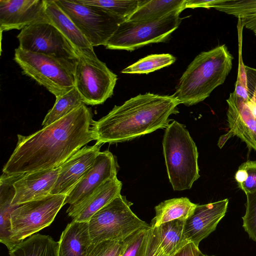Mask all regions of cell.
<instances>
[{"instance_id": "9", "label": "cell", "mask_w": 256, "mask_h": 256, "mask_svg": "<svg viewBox=\"0 0 256 256\" xmlns=\"http://www.w3.org/2000/svg\"><path fill=\"white\" fill-rule=\"evenodd\" d=\"M66 195L50 194L19 205L11 214V240L14 248L49 226L64 205Z\"/></svg>"}, {"instance_id": "37", "label": "cell", "mask_w": 256, "mask_h": 256, "mask_svg": "<svg viewBox=\"0 0 256 256\" xmlns=\"http://www.w3.org/2000/svg\"><path fill=\"white\" fill-rule=\"evenodd\" d=\"M248 104L251 109L252 113L256 118V104L252 101L250 100Z\"/></svg>"}, {"instance_id": "38", "label": "cell", "mask_w": 256, "mask_h": 256, "mask_svg": "<svg viewBox=\"0 0 256 256\" xmlns=\"http://www.w3.org/2000/svg\"><path fill=\"white\" fill-rule=\"evenodd\" d=\"M200 256H209V255H208V254H202V253Z\"/></svg>"}, {"instance_id": "20", "label": "cell", "mask_w": 256, "mask_h": 256, "mask_svg": "<svg viewBox=\"0 0 256 256\" xmlns=\"http://www.w3.org/2000/svg\"><path fill=\"white\" fill-rule=\"evenodd\" d=\"M122 186L116 176L108 180L68 216L73 220L88 222L94 214L120 194Z\"/></svg>"}, {"instance_id": "15", "label": "cell", "mask_w": 256, "mask_h": 256, "mask_svg": "<svg viewBox=\"0 0 256 256\" xmlns=\"http://www.w3.org/2000/svg\"><path fill=\"white\" fill-rule=\"evenodd\" d=\"M102 145L84 146L64 162L50 194L66 195L92 165Z\"/></svg>"}, {"instance_id": "17", "label": "cell", "mask_w": 256, "mask_h": 256, "mask_svg": "<svg viewBox=\"0 0 256 256\" xmlns=\"http://www.w3.org/2000/svg\"><path fill=\"white\" fill-rule=\"evenodd\" d=\"M59 168L60 166L23 174L14 184L15 195L12 204L20 205L50 194Z\"/></svg>"}, {"instance_id": "16", "label": "cell", "mask_w": 256, "mask_h": 256, "mask_svg": "<svg viewBox=\"0 0 256 256\" xmlns=\"http://www.w3.org/2000/svg\"><path fill=\"white\" fill-rule=\"evenodd\" d=\"M227 120L230 130L228 138L236 136L250 149L256 151V118L248 102L237 98L232 92L226 100Z\"/></svg>"}, {"instance_id": "26", "label": "cell", "mask_w": 256, "mask_h": 256, "mask_svg": "<svg viewBox=\"0 0 256 256\" xmlns=\"http://www.w3.org/2000/svg\"><path fill=\"white\" fill-rule=\"evenodd\" d=\"M58 243L51 236L36 234L9 250L10 256H58Z\"/></svg>"}, {"instance_id": "5", "label": "cell", "mask_w": 256, "mask_h": 256, "mask_svg": "<svg viewBox=\"0 0 256 256\" xmlns=\"http://www.w3.org/2000/svg\"><path fill=\"white\" fill-rule=\"evenodd\" d=\"M14 61L22 73L44 86L56 98L75 87L76 60L24 50H14Z\"/></svg>"}, {"instance_id": "33", "label": "cell", "mask_w": 256, "mask_h": 256, "mask_svg": "<svg viewBox=\"0 0 256 256\" xmlns=\"http://www.w3.org/2000/svg\"><path fill=\"white\" fill-rule=\"evenodd\" d=\"M124 240H106L90 246L86 256H120Z\"/></svg>"}, {"instance_id": "22", "label": "cell", "mask_w": 256, "mask_h": 256, "mask_svg": "<svg viewBox=\"0 0 256 256\" xmlns=\"http://www.w3.org/2000/svg\"><path fill=\"white\" fill-rule=\"evenodd\" d=\"M206 8H214L238 18L242 27L252 31L256 36V0H206Z\"/></svg>"}, {"instance_id": "8", "label": "cell", "mask_w": 256, "mask_h": 256, "mask_svg": "<svg viewBox=\"0 0 256 256\" xmlns=\"http://www.w3.org/2000/svg\"><path fill=\"white\" fill-rule=\"evenodd\" d=\"M94 47L106 46L125 20L101 8L84 4L76 0H54Z\"/></svg>"}, {"instance_id": "7", "label": "cell", "mask_w": 256, "mask_h": 256, "mask_svg": "<svg viewBox=\"0 0 256 256\" xmlns=\"http://www.w3.org/2000/svg\"><path fill=\"white\" fill-rule=\"evenodd\" d=\"M180 14L174 12L146 22L125 20L120 24L105 47L108 50L132 52L150 44L166 42L182 22Z\"/></svg>"}, {"instance_id": "31", "label": "cell", "mask_w": 256, "mask_h": 256, "mask_svg": "<svg viewBox=\"0 0 256 256\" xmlns=\"http://www.w3.org/2000/svg\"><path fill=\"white\" fill-rule=\"evenodd\" d=\"M238 188L246 194L256 190V160L242 163L235 174Z\"/></svg>"}, {"instance_id": "36", "label": "cell", "mask_w": 256, "mask_h": 256, "mask_svg": "<svg viewBox=\"0 0 256 256\" xmlns=\"http://www.w3.org/2000/svg\"><path fill=\"white\" fill-rule=\"evenodd\" d=\"M201 251L194 243L190 242L178 253L172 256H200Z\"/></svg>"}, {"instance_id": "13", "label": "cell", "mask_w": 256, "mask_h": 256, "mask_svg": "<svg viewBox=\"0 0 256 256\" xmlns=\"http://www.w3.org/2000/svg\"><path fill=\"white\" fill-rule=\"evenodd\" d=\"M44 0H0L1 32L46 20Z\"/></svg>"}, {"instance_id": "34", "label": "cell", "mask_w": 256, "mask_h": 256, "mask_svg": "<svg viewBox=\"0 0 256 256\" xmlns=\"http://www.w3.org/2000/svg\"><path fill=\"white\" fill-rule=\"evenodd\" d=\"M246 86L249 100L256 104V68L244 65Z\"/></svg>"}, {"instance_id": "4", "label": "cell", "mask_w": 256, "mask_h": 256, "mask_svg": "<svg viewBox=\"0 0 256 256\" xmlns=\"http://www.w3.org/2000/svg\"><path fill=\"white\" fill-rule=\"evenodd\" d=\"M163 152L168 177L174 190L191 188L200 177L198 153L188 131L174 120L166 128Z\"/></svg>"}, {"instance_id": "30", "label": "cell", "mask_w": 256, "mask_h": 256, "mask_svg": "<svg viewBox=\"0 0 256 256\" xmlns=\"http://www.w3.org/2000/svg\"><path fill=\"white\" fill-rule=\"evenodd\" d=\"M152 228H142L125 239L120 256H146Z\"/></svg>"}, {"instance_id": "14", "label": "cell", "mask_w": 256, "mask_h": 256, "mask_svg": "<svg viewBox=\"0 0 256 256\" xmlns=\"http://www.w3.org/2000/svg\"><path fill=\"white\" fill-rule=\"evenodd\" d=\"M228 199L204 204H196L192 215L184 224V234L187 240L196 246L200 242L214 231L224 216Z\"/></svg>"}, {"instance_id": "19", "label": "cell", "mask_w": 256, "mask_h": 256, "mask_svg": "<svg viewBox=\"0 0 256 256\" xmlns=\"http://www.w3.org/2000/svg\"><path fill=\"white\" fill-rule=\"evenodd\" d=\"M58 243V256H86L92 244L88 222L73 220L62 232Z\"/></svg>"}, {"instance_id": "28", "label": "cell", "mask_w": 256, "mask_h": 256, "mask_svg": "<svg viewBox=\"0 0 256 256\" xmlns=\"http://www.w3.org/2000/svg\"><path fill=\"white\" fill-rule=\"evenodd\" d=\"M176 58L170 54H154L141 58L123 69L124 74H148L171 65Z\"/></svg>"}, {"instance_id": "3", "label": "cell", "mask_w": 256, "mask_h": 256, "mask_svg": "<svg viewBox=\"0 0 256 256\" xmlns=\"http://www.w3.org/2000/svg\"><path fill=\"white\" fill-rule=\"evenodd\" d=\"M233 60L225 44L201 52L182 74L172 96L180 104L186 106L204 101L224 83L232 68Z\"/></svg>"}, {"instance_id": "18", "label": "cell", "mask_w": 256, "mask_h": 256, "mask_svg": "<svg viewBox=\"0 0 256 256\" xmlns=\"http://www.w3.org/2000/svg\"><path fill=\"white\" fill-rule=\"evenodd\" d=\"M47 20L53 24L72 44L78 55L94 54L93 46L54 0H44Z\"/></svg>"}, {"instance_id": "12", "label": "cell", "mask_w": 256, "mask_h": 256, "mask_svg": "<svg viewBox=\"0 0 256 256\" xmlns=\"http://www.w3.org/2000/svg\"><path fill=\"white\" fill-rule=\"evenodd\" d=\"M118 165L109 150L100 152L90 168L66 194L64 204H70L68 216L75 212L104 183L116 176Z\"/></svg>"}, {"instance_id": "21", "label": "cell", "mask_w": 256, "mask_h": 256, "mask_svg": "<svg viewBox=\"0 0 256 256\" xmlns=\"http://www.w3.org/2000/svg\"><path fill=\"white\" fill-rule=\"evenodd\" d=\"M22 174H2L0 180V242L9 250L14 246L11 240V214L19 205H12L15 195L14 182Z\"/></svg>"}, {"instance_id": "32", "label": "cell", "mask_w": 256, "mask_h": 256, "mask_svg": "<svg viewBox=\"0 0 256 256\" xmlns=\"http://www.w3.org/2000/svg\"><path fill=\"white\" fill-rule=\"evenodd\" d=\"M246 194V210L242 217V227L250 238L256 242V190Z\"/></svg>"}, {"instance_id": "2", "label": "cell", "mask_w": 256, "mask_h": 256, "mask_svg": "<svg viewBox=\"0 0 256 256\" xmlns=\"http://www.w3.org/2000/svg\"><path fill=\"white\" fill-rule=\"evenodd\" d=\"M172 96L146 92L115 106L106 116L94 121L96 144H116L166 128L172 114L178 112Z\"/></svg>"}, {"instance_id": "1", "label": "cell", "mask_w": 256, "mask_h": 256, "mask_svg": "<svg viewBox=\"0 0 256 256\" xmlns=\"http://www.w3.org/2000/svg\"><path fill=\"white\" fill-rule=\"evenodd\" d=\"M91 108L83 104L52 124L29 136L18 134L14 152L4 166L8 175L60 166L76 152L96 140Z\"/></svg>"}, {"instance_id": "35", "label": "cell", "mask_w": 256, "mask_h": 256, "mask_svg": "<svg viewBox=\"0 0 256 256\" xmlns=\"http://www.w3.org/2000/svg\"><path fill=\"white\" fill-rule=\"evenodd\" d=\"M146 256H168L160 246L152 228Z\"/></svg>"}, {"instance_id": "27", "label": "cell", "mask_w": 256, "mask_h": 256, "mask_svg": "<svg viewBox=\"0 0 256 256\" xmlns=\"http://www.w3.org/2000/svg\"><path fill=\"white\" fill-rule=\"evenodd\" d=\"M84 104L76 87L56 98L52 108L45 116L42 126L46 127L66 116Z\"/></svg>"}, {"instance_id": "24", "label": "cell", "mask_w": 256, "mask_h": 256, "mask_svg": "<svg viewBox=\"0 0 256 256\" xmlns=\"http://www.w3.org/2000/svg\"><path fill=\"white\" fill-rule=\"evenodd\" d=\"M196 206V204L186 197L163 201L154 208L156 216L152 220L150 226L153 228L175 220H186L192 215Z\"/></svg>"}, {"instance_id": "29", "label": "cell", "mask_w": 256, "mask_h": 256, "mask_svg": "<svg viewBox=\"0 0 256 256\" xmlns=\"http://www.w3.org/2000/svg\"><path fill=\"white\" fill-rule=\"evenodd\" d=\"M80 4L98 6L122 18L125 20L138 8L140 0H76Z\"/></svg>"}, {"instance_id": "10", "label": "cell", "mask_w": 256, "mask_h": 256, "mask_svg": "<svg viewBox=\"0 0 256 256\" xmlns=\"http://www.w3.org/2000/svg\"><path fill=\"white\" fill-rule=\"evenodd\" d=\"M117 80V76L95 53L78 56L75 67V87L84 104H103L113 94Z\"/></svg>"}, {"instance_id": "11", "label": "cell", "mask_w": 256, "mask_h": 256, "mask_svg": "<svg viewBox=\"0 0 256 256\" xmlns=\"http://www.w3.org/2000/svg\"><path fill=\"white\" fill-rule=\"evenodd\" d=\"M22 50L77 60L78 55L64 36L47 20L34 23L17 36Z\"/></svg>"}, {"instance_id": "6", "label": "cell", "mask_w": 256, "mask_h": 256, "mask_svg": "<svg viewBox=\"0 0 256 256\" xmlns=\"http://www.w3.org/2000/svg\"><path fill=\"white\" fill-rule=\"evenodd\" d=\"M132 204L120 194L94 214L88 222L92 244L124 240L138 229L150 226L132 212Z\"/></svg>"}, {"instance_id": "23", "label": "cell", "mask_w": 256, "mask_h": 256, "mask_svg": "<svg viewBox=\"0 0 256 256\" xmlns=\"http://www.w3.org/2000/svg\"><path fill=\"white\" fill-rule=\"evenodd\" d=\"M186 0H140L136 10L126 20L141 22L160 19L185 9Z\"/></svg>"}, {"instance_id": "25", "label": "cell", "mask_w": 256, "mask_h": 256, "mask_svg": "<svg viewBox=\"0 0 256 256\" xmlns=\"http://www.w3.org/2000/svg\"><path fill=\"white\" fill-rule=\"evenodd\" d=\"M185 222L175 220L152 228L160 246L168 256L175 254L190 242L184 234Z\"/></svg>"}]
</instances>
